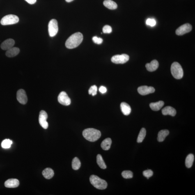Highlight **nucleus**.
I'll return each mask as SVG.
<instances>
[{"label": "nucleus", "mask_w": 195, "mask_h": 195, "mask_svg": "<svg viewBox=\"0 0 195 195\" xmlns=\"http://www.w3.org/2000/svg\"><path fill=\"white\" fill-rule=\"evenodd\" d=\"M83 36L82 33L77 32L74 34L67 39L65 42V46L69 49L75 48L82 42Z\"/></svg>", "instance_id": "1"}, {"label": "nucleus", "mask_w": 195, "mask_h": 195, "mask_svg": "<svg viewBox=\"0 0 195 195\" xmlns=\"http://www.w3.org/2000/svg\"><path fill=\"white\" fill-rule=\"evenodd\" d=\"M82 135L86 140L90 142L97 141L100 137L101 134L100 130L94 128H88L83 131Z\"/></svg>", "instance_id": "2"}, {"label": "nucleus", "mask_w": 195, "mask_h": 195, "mask_svg": "<svg viewBox=\"0 0 195 195\" xmlns=\"http://www.w3.org/2000/svg\"><path fill=\"white\" fill-rule=\"evenodd\" d=\"M90 183L94 187L97 189H105L107 188V183L106 181L99 178L94 175H92L90 178Z\"/></svg>", "instance_id": "3"}, {"label": "nucleus", "mask_w": 195, "mask_h": 195, "mask_svg": "<svg viewBox=\"0 0 195 195\" xmlns=\"http://www.w3.org/2000/svg\"><path fill=\"white\" fill-rule=\"evenodd\" d=\"M171 70L172 75L175 79H180L183 77V69L179 63L177 62L173 63L171 65Z\"/></svg>", "instance_id": "4"}, {"label": "nucleus", "mask_w": 195, "mask_h": 195, "mask_svg": "<svg viewBox=\"0 0 195 195\" xmlns=\"http://www.w3.org/2000/svg\"><path fill=\"white\" fill-rule=\"evenodd\" d=\"M19 17L14 15H8L3 17L1 21L3 26L10 25L17 23L19 22Z\"/></svg>", "instance_id": "5"}, {"label": "nucleus", "mask_w": 195, "mask_h": 195, "mask_svg": "<svg viewBox=\"0 0 195 195\" xmlns=\"http://www.w3.org/2000/svg\"><path fill=\"white\" fill-rule=\"evenodd\" d=\"M48 31L50 36L53 37L56 36L58 31V26L57 21L56 20H51L49 23Z\"/></svg>", "instance_id": "6"}, {"label": "nucleus", "mask_w": 195, "mask_h": 195, "mask_svg": "<svg viewBox=\"0 0 195 195\" xmlns=\"http://www.w3.org/2000/svg\"><path fill=\"white\" fill-rule=\"evenodd\" d=\"M129 57L128 55L126 54L117 55L113 56L111 58V61L113 63L116 64H123L129 61Z\"/></svg>", "instance_id": "7"}, {"label": "nucleus", "mask_w": 195, "mask_h": 195, "mask_svg": "<svg viewBox=\"0 0 195 195\" xmlns=\"http://www.w3.org/2000/svg\"><path fill=\"white\" fill-rule=\"evenodd\" d=\"M48 115L46 112L43 110L40 111L39 116V122L41 126L45 129H47L49 127L48 123L47 122Z\"/></svg>", "instance_id": "8"}, {"label": "nucleus", "mask_w": 195, "mask_h": 195, "mask_svg": "<svg viewBox=\"0 0 195 195\" xmlns=\"http://www.w3.org/2000/svg\"><path fill=\"white\" fill-rule=\"evenodd\" d=\"M58 101L60 104L65 106L70 105L71 103L70 98L64 92H62L59 94L58 97Z\"/></svg>", "instance_id": "9"}, {"label": "nucleus", "mask_w": 195, "mask_h": 195, "mask_svg": "<svg viewBox=\"0 0 195 195\" xmlns=\"http://www.w3.org/2000/svg\"><path fill=\"white\" fill-rule=\"evenodd\" d=\"M192 26L189 24H186L180 26L176 30V33L178 35H183L185 34L189 33L192 30Z\"/></svg>", "instance_id": "10"}, {"label": "nucleus", "mask_w": 195, "mask_h": 195, "mask_svg": "<svg viewBox=\"0 0 195 195\" xmlns=\"http://www.w3.org/2000/svg\"><path fill=\"white\" fill-rule=\"evenodd\" d=\"M17 99L20 103L25 104L27 103L28 98L26 92L22 89H20L17 93Z\"/></svg>", "instance_id": "11"}, {"label": "nucleus", "mask_w": 195, "mask_h": 195, "mask_svg": "<svg viewBox=\"0 0 195 195\" xmlns=\"http://www.w3.org/2000/svg\"><path fill=\"white\" fill-rule=\"evenodd\" d=\"M138 92L141 95H145L150 93H154L155 91V88L152 86H142L139 87L138 88Z\"/></svg>", "instance_id": "12"}, {"label": "nucleus", "mask_w": 195, "mask_h": 195, "mask_svg": "<svg viewBox=\"0 0 195 195\" xmlns=\"http://www.w3.org/2000/svg\"><path fill=\"white\" fill-rule=\"evenodd\" d=\"M15 44V40L13 39H8L1 44V47L3 50L7 51L13 47Z\"/></svg>", "instance_id": "13"}, {"label": "nucleus", "mask_w": 195, "mask_h": 195, "mask_svg": "<svg viewBox=\"0 0 195 195\" xmlns=\"http://www.w3.org/2000/svg\"><path fill=\"white\" fill-rule=\"evenodd\" d=\"M19 184V181L17 179L11 178L5 182L4 185L8 188H15L18 187Z\"/></svg>", "instance_id": "14"}, {"label": "nucleus", "mask_w": 195, "mask_h": 195, "mask_svg": "<svg viewBox=\"0 0 195 195\" xmlns=\"http://www.w3.org/2000/svg\"><path fill=\"white\" fill-rule=\"evenodd\" d=\"M158 61L156 60H153L150 63L146 64V67L147 70L149 72H153L157 70L159 67Z\"/></svg>", "instance_id": "15"}, {"label": "nucleus", "mask_w": 195, "mask_h": 195, "mask_svg": "<svg viewBox=\"0 0 195 195\" xmlns=\"http://www.w3.org/2000/svg\"><path fill=\"white\" fill-rule=\"evenodd\" d=\"M162 113L164 115H170L172 116H174L176 114V111L174 108L168 106L162 109Z\"/></svg>", "instance_id": "16"}, {"label": "nucleus", "mask_w": 195, "mask_h": 195, "mask_svg": "<svg viewBox=\"0 0 195 195\" xmlns=\"http://www.w3.org/2000/svg\"><path fill=\"white\" fill-rule=\"evenodd\" d=\"M20 49L18 47H12L7 50L6 53L7 56L9 58L14 57L19 54Z\"/></svg>", "instance_id": "17"}, {"label": "nucleus", "mask_w": 195, "mask_h": 195, "mask_svg": "<svg viewBox=\"0 0 195 195\" xmlns=\"http://www.w3.org/2000/svg\"><path fill=\"white\" fill-rule=\"evenodd\" d=\"M120 107L124 115L127 116L130 114L131 109L130 106L128 104L125 102H122L120 104Z\"/></svg>", "instance_id": "18"}, {"label": "nucleus", "mask_w": 195, "mask_h": 195, "mask_svg": "<svg viewBox=\"0 0 195 195\" xmlns=\"http://www.w3.org/2000/svg\"><path fill=\"white\" fill-rule=\"evenodd\" d=\"M164 104L163 101H159L157 102L152 103L150 104V107L152 110L158 111L164 106Z\"/></svg>", "instance_id": "19"}, {"label": "nucleus", "mask_w": 195, "mask_h": 195, "mask_svg": "<svg viewBox=\"0 0 195 195\" xmlns=\"http://www.w3.org/2000/svg\"><path fill=\"white\" fill-rule=\"evenodd\" d=\"M54 174V172L51 168H47L44 170L42 172V175L44 178L47 179H50L52 178Z\"/></svg>", "instance_id": "20"}, {"label": "nucleus", "mask_w": 195, "mask_h": 195, "mask_svg": "<svg viewBox=\"0 0 195 195\" xmlns=\"http://www.w3.org/2000/svg\"><path fill=\"white\" fill-rule=\"evenodd\" d=\"M104 4L106 8L110 10H115L118 8L116 3L111 0H105L104 2Z\"/></svg>", "instance_id": "21"}, {"label": "nucleus", "mask_w": 195, "mask_h": 195, "mask_svg": "<svg viewBox=\"0 0 195 195\" xmlns=\"http://www.w3.org/2000/svg\"><path fill=\"white\" fill-rule=\"evenodd\" d=\"M169 134V131L167 130H162L159 132L158 136V140L159 142H162L164 140L166 136Z\"/></svg>", "instance_id": "22"}, {"label": "nucleus", "mask_w": 195, "mask_h": 195, "mask_svg": "<svg viewBox=\"0 0 195 195\" xmlns=\"http://www.w3.org/2000/svg\"><path fill=\"white\" fill-rule=\"evenodd\" d=\"M111 143L112 140L110 138H107L102 142L101 146L103 149L108 150L110 148Z\"/></svg>", "instance_id": "23"}, {"label": "nucleus", "mask_w": 195, "mask_h": 195, "mask_svg": "<svg viewBox=\"0 0 195 195\" xmlns=\"http://www.w3.org/2000/svg\"><path fill=\"white\" fill-rule=\"evenodd\" d=\"M194 156L193 154L188 155L185 160V165L188 168H190L192 166L194 161Z\"/></svg>", "instance_id": "24"}, {"label": "nucleus", "mask_w": 195, "mask_h": 195, "mask_svg": "<svg viewBox=\"0 0 195 195\" xmlns=\"http://www.w3.org/2000/svg\"><path fill=\"white\" fill-rule=\"evenodd\" d=\"M97 164L100 167L103 169H105L107 166L103 159L102 156L100 154H98L97 157Z\"/></svg>", "instance_id": "25"}, {"label": "nucleus", "mask_w": 195, "mask_h": 195, "mask_svg": "<svg viewBox=\"0 0 195 195\" xmlns=\"http://www.w3.org/2000/svg\"><path fill=\"white\" fill-rule=\"evenodd\" d=\"M81 164L80 160L77 157H75L73 159L72 167L74 170H77L81 167Z\"/></svg>", "instance_id": "26"}, {"label": "nucleus", "mask_w": 195, "mask_h": 195, "mask_svg": "<svg viewBox=\"0 0 195 195\" xmlns=\"http://www.w3.org/2000/svg\"><path fill=\"white\" fill-rule=\"evenodd\" d=\"M146 135V129L144 128H142L140 131L139 136H138L137 139V142L139 143L142 142Z\"/></svg>", "instance_id": "27"}, {"label": "nucleus", "mask_w": 195, "mask_h": 195, "mask_svg": "<svg viewBox=\"0 0 195 195\" xmlns=\"http://www.w3.org/2000/svg\"><path fill=\"white\" fill-rule=\"evenodd\" d=\"M12 141L9 139H5L1 143V146L4 148H9L11 146Z\"/></svg>", "instance_id": "28"}, {"label": "nucleus", "mask_w": 195, "mask_h": 195, "mask_svg": "<svg viewBox=\"0 0 195 195\" xmlns=\"http://www.w3.org/2000/svg\"><path fill=\"white\" fill-rule=\"evenodd\" d=\"M122 176L126 179L132 178L133 177L132 172L130 171H124L122 172Z\"/></svg>", "instance_id": "29"}, {"label": "nucleus", "mask_w": 195, "mask_h": 195, "mask_svg": "<svg viewBox=\"0 0 195 195\" xmlns=\"http://www.w3.org/2000/svg\"><path fill=\"white\" fill-rule=\"evenodd\" d=\"M97 87L96 86H93L91 87L88 90V94L92 95V96H95L97 94Z\"/></svg>", "instance_id": "30"}, {"label": "nucleus", "mask_w": 195, "mask_h": 195, "mask_svg": "<svg viewBox=\"0 0 195 195\" xmlns=\"http://www.w3.org/2000/svg\"><path fill=\"white\" fill-rule=\"evenodd\" d=\"M143 175L147 178L148 179L151 177L153 174V172L151 170H147L143 172Z\"/></svg>", "instance_id": "31"}, {"label": "nucleus", "mask_w": 195, "mask_h": 195, "mask_svg": "<svg viewBox=\"0 0 195 195\" xmlns=\"http://www.w3.org/2000/svg\"><path fill=\"white\" fill-rule=\"evenodd\" d=\"M112 32V29L111 26L106 25L104 26L103 28V32L104 33H110Z\"/></svg>", "instance_id": "32"}, {"label": "nucleus", "mask_w": 195, "mask_h": 195, "mask_svg": "<svg viewBox=\"0 0 195 195\" xmlns=\"http://www.w3.org/2000/svg\"><path fill=\"white\" fill-rule=\"evenodd\" d=\"M146 24L147 25L151 26H154L156 24V22L155 19H148L147 20Z\"/></svg>", "instance_id": "33"}, {"label": "nucleus", "mask_w": 195, "mask_h": 195, "mask_svg": "<svg viewBox=\"0 0 195 195\" xmlns=\"http://www.w3.org/2000/svg\"><path fill=\"white\" fill-rule=\"evenodd\" d=\"M92 40H93L94 43L98 44V45H100L103 41V40L102 38H99V37H98L97 36L93 37V38H92Z\"/></svg>", "instance_id": "34"}, {"label": "nucleus", "mask_w": 195, "mask_h": 195, "mask_svg": "<svg viewBox=\"0 0 195 195\" xmlns=\"http://www.w3.org/2000/svg\"><path fill=\"white\" fill-rule=\"evenodd\" d=\"M99 91L102 94H104L107 91V88L104 86H101L99 88Z\"/></svg>", "instance_id": "35"}, {"label": "nucleus", "mask_w": 195, "mask_h": 195, "mask_svg": "<svg viewBox=\"0 0 195 195\" xmlns=\"http://www.w3.org/2000/svg\"><path fill=\"white\" fill-rule=\"evenodd\" d=\"M25 1L31 4H34L37 1V0H25Z\"/></svg>", "instance_id": "36"}, {"label": "nucleus", "mask_w": 195, "mask_h": 195, "mask_svg": "<svg viewBox=\"0 0 195 195\" xmlns=\"http://www.w3.org/2000/svg\"><path fill=\"white\" fill-rule=\"evenodd\" d=\"M73 1L74 0H65V1H66L67 2H70Z\"/></svg>", "instance_id": "37"}]
</instances>
